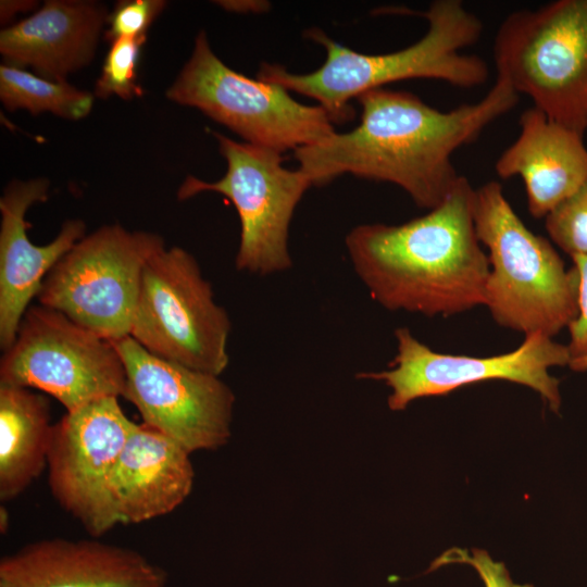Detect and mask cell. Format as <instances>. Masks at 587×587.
Here are the masks:
<instances>
[{
  "label": "cell",
  "instance_id": "obj_1",
  "mask_svg": "<svg viewBox=\"0 0 587 587\" xmlns=\"http://www.w3.org/2000/svg\"><path fill=\"white\" fill-rule=\"evenodd\" d=\"M519 97L499 77L478 102L449 111L433 108L411 92L373 89L357 98L362 110L357 127L299 148L295 158L312 186L352 174L397 185L419 208L432 210L461 176L453 153L513 110Z\"/></svg>",
  "mask_w": 587,
  "mask_h": 587
},
{
  "label": "cell",
  "instance_id": "obj_2",
  "mask_svg": "<svg viewBox=\"0 0 587 587\" xmlns=\"http://www.w3.org/2000/svg\"><path fill=\"white\" fill-rule=\"evenodd\" d=\"M474 199L475 188L460 176L423 216L353 227L345 245L372 299L389 311L429 317L484 305L489 261L476 234Z\"/></svg>",
  "mask_w": 587,
  "mask_h": 587
},
{
  "label": "cell",
  "instance_id": "obj_3",
  "mask_svg": "<svg viewBox=\"0 0 587 587\" xmlns=\"http://www.w3.org/2000/svg\"><path fill=\"white\" fill-rule=\"evenodd\" d=\"M428 28L411 46L382 53H360L328 37L320 28L308 37L326 51L325 62L311 73H291L279 64L263 63L257 78L319 102L334 123L351 120L352 98L405 79L440 80L461 88L482 86L489 77L487 63L463 50L483 33L482 21L461 0H436L421 13Z\"/></svg>",
  "mask_w": 587,
  "mask_h": 587
},
{
  "label": "cell",
  "instance_id": "obj_4",
  "mask_svg": "<svg viewBox=\"0 0 587 587\" xmlns=\"http://www.w3.org/2000/svg\"><path fill=\"white\" fill-rule=\"evenodd\" d=\"M474 222L488 250L484 305L494 321L524 336L553 338L578 315L579 274L552 243L533 233L508 201L501 184L475 188Z\"/></svg>",
  "mask_w": 587,
  "mask_h": 587
},
{
  "label": "cell",
  "instance_id": "obj_5",
  "mask_svg": "<svg viewBox=\"0 0 587 587\" xmlns=\"http://www.w3.org/2000/svg\"><path fill=\"white\" fill-rule=\"evenodd\" d=\"M497 77L553 122L587 130V0L509 13L494 39Z\"/></svg>",
  "mask_w": 587,
  "mask_h": 587
},
{
  "label": "cell",
  "instance_id": "obj_6",
  "mask_svg": "<svg viewBox=\"0 0 587 587\" xmlns=\"http://www.w3.org/2000/svg\"><path fill=\"white\" fill-rule=\"evenodd\" d=\"M166 97L200 110L246 142L279 153L314 145L335 132L322 107L300 103L282 86L228 67L212 51L204 30Z\"/></svg>",
  "mask_w": 587,
  "mask_h": 587
},
{
  "label": "cell",
  "instance_id": "obj_7",
  "mask_svg": "<svg viewBox=\"0 0 587 587\" xmlns=\"http://www.w3.org/2000/svg\"><path fill=\"white\" fill-rule=\"evenodd\" d=\"M165 248L161 236L104 225L83 237L46 276L37 296L98 336H129L148 260Z\"/></svg>",
  "mask_w": 587,
  "mask_h": 587
},
{
  "label": "cell",
  "instance_id": "obj_8",
  "mask_svg": "<svg viewBox=\"0 0 587 587\" xmlns=\"http://www.w3.org/2000/svg\"><path fill=\"white\" fill-rule=\"evenodd\" d=\"M230 328L192 254L172 247L148 260L129 334L146 350L220 376L229 361Z\"/></svg>",
  "mask_w": 587,
  "mask_h": 587
},
{
  "label": "cell",
  "instance_id": "obj_9",
  "mask_svg": "<svg viewBox=\"0 0 587 587\" xmlns=\"http://www.w3.org/2000/svg\"><path fill=\"white\" fill-rule=\"evenodd\" d=\"M213 135L227 163L225 175L213 183L187 176L178 188V200L211 191L233 203L240 223L236 254L239 271L270 275L290 268L289 225L302 196L312 186L309 177L299 167H285L277 151L216 132Z\"/></svg>",
  "mask_w": 587,
  "mask_h": 587
},
{
  "label": "cell",
  "instance_id": "obj_10",
  "mask_svg": "<svg viewBox=\"0 0 587 587\" xmlns=\"http://www.w3.org/2000/svg\"><path fill=\"white\" fill-rule=\"evenodd\" d=\"M0 384L42 390L76 410L123 397L126 374L114 344L45 305L25 312L0 361Z\"/></svg>",
  "mask_w": 587,
  "mask_h": 587
},
{
  "label": "cell",
  "instance_id": "obj_11",
  "mask_svg": "<svg viewBox=\"0 0 587 587\" xmlns=\"http://www.w3.org/2000/svg\"><path fill=\"white\" fill-rule=\"evenodd\" d=\"M397 353L390 369L363 372L358 377L384 382L390 389L388 407L404 410L412 401L444 396L463 386L509 380L538 392L553 412H559V379L549 373L554 366L569 365L572 355L563 345L542 334L524 336L514 350L492 357L441 353L416 339L408 327L395 330Z\"/></svg>",
  "mask_w": 587,
  "mask_h": 587
},
{
  "label": "cell",
  "instance_id": "obj_12",
  "mask_svg": "<svg viewBox=\"0 0 587 587\" xmlns=\"http://www.w3.org/2000/svg\"><path fill=\"white\" fill-rule=\"evenodd\" d=\"M112 342L125 369L123 397L143 424L189 453L228 442L235 395L220 376L157 357L130 336Z\"/></svg>",
  "mask_w": 587,
  "mask_h": 587
},
{
  "label": "cell",
  "instance_id": "obj_13",
  "mask_svg": "<svg viewBox=\"0 0 587 587\" xmlns=\"http://www.w3.org/2000/svg\"><path fill=\"white\" fill-rule=\"evenodd\" d=\"M133 424L115 397L68 411L53 424L47 458L49 488L92 538L120 524L110 480Z\"/></svg>",
  "mask_w": 587,
  "mask_h": 587
},
{
  "label": "cell",
  "instance_id": "obj_14",
  "mask_svg": "<svg viewBox=\"0 0 587 587\" xmlns=\"http://www.w3.org/2000/svg\"><path fill=\"white\" fill-rule=\"evenodd\" d=\"M140 552L93 539L49 538L0 560V587H166Z\"/></svg>",
  "mask_w": 587,
  "mask_h": 587
},
{
  "label": "cell",
  "instance_id": "obj_15",
  "mask_svg": "<svg viewBox=\"0 0 587 587\" xmlns=\"http://www.w3.org/2000/svg\"><path fill=\"white\" fill-rule=\"evenodd\" d=\"M49 180H12L0 198V347L14 342L21 321L57 262L85 237L82 220H67L57 237L37 246L27 236V210L48 199Z\"/></svg>",
  "mask_w": 587,
  "mask_h": 587
},
{
  "label": "cell",
  "instance_id": "obj_16",
  "mask_svg": "<svg viewBox=\"0 0 587 587\" xmlns=\"http://www.w3.org/2000/svg\"><path fill=\"white\" fill-rule=\"evenodd\" d=\"M517 138L499 155L496 174L520 177L527 209L546 218L587 183V147L584 135L550 120L535 107L520 116Z\"/></svg>",
  "mask_w": 587,
  "mask_h": 587
},
{
  "label": "cell",
  "instance_id": "obj_17",
  "mask_svg": "<svg viewBox=\"0 0 587 587\" xmlns=\"http://www.w3.org/2000/svg\"><path fill=\"white\" fill-rule=\"evenodd\" d=\"M189 455L166 435L143 423H134L110 480L120 524L147 522L179 507L193 486Z\"/></svg>",
  "mask_w": 587,
  "mask_h": 587
},
{
  "label": "cell",
  "instance_id": "obj_18",
  "mask_svg": "<svg viewBox=\"0 0 587 587\" xmlns=\"http://www.w3.org/2000/svg\"><path fill=\"white\" fill-rule=\"evenodd\" d=\"M108 15L95 1H46L30 16L1 30L0 52L8 64L65 82L92 60Z\"/></svg>",
  "mask_w": 587,
  "mask_h": 587
},
{
  "label": "cell",
  "instance_id": "obj_19",
  "mask_svg": "<svg viewBox=\"0 0 587 587\" xmlns=\"http://www.w3.org/2000/svg\"><path fill=\"white\" fill-rule=\"evenodd\" d=\"M49 400L0 384V499L22 495L47 466L52 435Z\"/></svg>",
  "mask_w": 587,
  "mask_h": 587
},
{
  "label": "cell",
  "instance_id": "obj_20",
  "mask_svg": "<svg viewBox=\"0 0 587 587\" xmlns=\"http://www.w3.org/2000/svg\"><path fill=\"white\" fill-rule=\"evenodd\" d=\"M0 99L10 111L50 112L76 121L90 113L95 95L5 63L0 66Z\"/></svg>",
  "mask_w": 587,
  "mask_h": 587
},
{
  "label": "cell",
  "instance_id": "obj_21",
  "mask_svg": "<svg viewBox=\"0 0 587 587\" xmlns=\"http://www.w3.org/2000/svg\"><path fill=\"white\" fill-rule=\"evenodd\" d=\"M145 37L120 38L111 42L93 95L107 99L117 96L130 100L143 95L138 83V63Z\"/></svg>",
  "mask_w": 587,
  "mask_h": 587
},
{
  "label": "cell",
  "instance_id": "obj_22",
  "mask_svg": "<svg viewBox=\"0 0 587 587\" xmlns=\"http://www.w3.org/2000/svg\"><path fill=\"white\" fill-rule=\"evenodd\" d=\"M545 227L570 257L587 254V183L546 216Z\"/></svg>",
  "mask_w": 587,
  "mask_h": 587
},
{
  "label": "cell",
  "instance_id": "obj_23",
  "mask_svg": "<svg viewBox=\"0 0 587 587\" xmlns=\"http://www.w3.org/2000/svg\"><path fill=\"white\" fill-rule=\"evenodd\" d=\"M166 7L163 0H125L108 15L105 39L145 37L146 32Z\"/></svg>",
  "mask_w": 587,
  "mask_h": 587
},
{
  "label": "cell",
  "instance_id": "obj_24",
  "mask_svg": "<svg viewBox=\"0 0 587 587\" xmlns=\"http://www.w3.org/2000/svg\"><path fill=\"white\" fill-rule=\"evenodd\" d=\"M447 564H466L473 567L485 587H534L532 584L513 582L504 563L494 560L486 550L451 548L438 557L429 570Z\"/></svg>",
  "mask_w": 587,
  "mask_h": 587
},
{
  "label": "cell",
  "instance_id": "obj_25",
  "mask_svg": "<svg viewBox=\"0 0 587 587\" xmlns=\"http://www.w3.org/2000/svg\"><path fill=\"white\" fill-rule=\"evenodd\" d=\"M579 274L578 315L569 326L572 359L587 354V254L571 257Z\"/></svg>",
  "mask_w": 587,
  "mask_h": 587
},
{
  "label": "cell",
  "instance_id": "obj_26",
  "mask_svg": "<svg viewBox=\"0 0 587 587\" xmlns=\"http://www.w3.org/2000/svg\"><path fill=\"white\" fill-rule=\"evenodd\" d=\"M214 3L228 12L241 14L265 13L271 7L268 1L263 0H220L215 1Z\"/></svg>",
  "mask_w": 587,
  "mask_h": 587
},
{
  "label": "cell",
  "instance_id": "obj_27",
  "mask_svg": "<svg viewBox=\"0 0 587 587\" xmlns=\"http://www.w3.org/2000/svg\"><path fill=\"white\" fill-rule=\"evenodd\" d=\"M37 2L33 0H2L0 4L1 23H8L18 13H25L34 10Z\"/></svg>",
  "mask_w": 587,
  "mask_h": 587
},
{
  "label": "cell",
  "instance_id": "obj_28",
  "mask_svg": "<svg viewBox=\"0 0 587 587\" xmlns=\"http://www.w3.org/2000/svg\"><path fill=\"white\" fill-rule=\"evenodd\" d=\"M569 366L575 372H585L587 371V354L572 359Z\"/></svg>",
  "mask_w": 587,
  "mask_h": 587
},
{
  "label": "cell",
  "instance_id": "obj_29",
  "mask_svg": "<svg viewBox=\"0 0 587 587\" xmlns=\"http://www.w3.org/2000/svg\"><path fill=\"white\" fill-rule=\"evenodd\" d=\"M9 513L8 510L1 505L0 508V532L3 534L8 530Z\"/></svg>",
  "mask_w": 587,
  "mask_h": 587
}]
</instances>
